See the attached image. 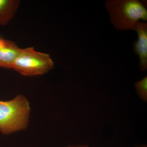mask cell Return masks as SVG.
I'll return each instance as SVG.
<instances>
[{"label":"cell","mask_w":147,"mask_h":147,"mask_svg":"<svg viewBox=\"0 0 147 147\" xmlns=\"http://www.w3.org/2000/svg\"><path fill=\"white\" fill-rule=\"evenodd\" d=\"M30 111L28 101L22 95L11 100H0V132L8 134L25 129Z\"/></svg>","instance_id":"7a4b0ae2"},{"label":"cell","mask_w":147,"mask_h":147,"mask_svg":"<svg viewBox=\"0 0 147 147\" xmlns=\"http://www.w3.org/2000/svg\"><path fill=\"white\" fill-rule=\"evenodd\" d=\"M54 67V62L49 54L29 47L21 48L11 68L24 76H33L45 74Z\"/></svg>","instance_id":"3957f363"},{"label":"cell","mask_w":147,"mask_h":147,"mask_svg":"<svg viewBox=\"0 0 147 147\" xmlns=\"http://www.w3.org/2000/svg\"><path fill=\"white\" fill-rule=\"evenodd\" d=\"M20 49L15 42L0 36V67L12 68Z\"/></svg>","instance_id":"5b68a950"},{"label":"cell","mask_w":147,"mask_h":147,"mask_svg":"<svg viewBox=\"0 0 147 147\" xmlns=\"http://www.w3.org/2000/svg\"><path fill=\"white\" fill-rule=\"evenodd\" d=\"M134 87L139 97L144 102L147 100V77L145 76L142 80L136 82Z\"/></svg>","instance_id":"52a82bcc"},{"label":"cell","mask_w":147,"mask_h":147,"mask_svg":"<svg viewBox=\"0 0 147 147\" xmlns=\"http://www.w3.org/2000/svg\"><path fill=\"white\" fill-rule=\"evenodd\" d=\"M105 6L110 22L119 31H135L137 22L147 21V9L138 0H107Z\"/></svg>","instance_id":"6da1fadb"},{"label":"cell","mask_w":147,"mask_h":147,"mask_svg":"<svg viewBox=\"0 0 147 147\" xmlns=\"http://www.w3.org/2000/svg\"><path fill=\"white\" fill-rule=\"evenodd\" d=\"M67 147H90L87 144L76 145V146H69Z\"/></svg>","instance_id":"ba28073f"},{"label":"cell","mask_w":147,"mask_h":147,"mask_svg":"<svg viewBox=\"0 0 147 147\" xmlns=\"http://www.w3.org/2000/svg\"><path fill=\"white\" fill-rule=\"evenodd\" d=\"M20 3L18 0H0V26H5L11 21Z\"/></svg>","instance_id":"8992f818"},{"label":"cell","mask_w":147,"mask_h":147,"mask_svg":"<svg viewBox=\"0 0 147 147\" xmlns=\"http://www.w3.org/2000/svg\"><path fill=\"white\" fill-rule=\"evenodd\" d=\"M138 35V39L134 43V50L139 58V66L141 71L147 69V24L137 22L135 27Z\"/></svg>","instance_id":"277c9868"},{"label":"cell","mask_w":147,"mask_h":147,"mask_svg":"<svg viewBox=\"0 0 147 147\" xmlns=\"http://www.w3.org/2000/svg\"><path fill=\"white\" fill-rule=\"evenodd\" d=\"M135 147H147L146 145H141V146H138Z\"/></svg>","instance_id":"9c48e42d"}]
</instances>
